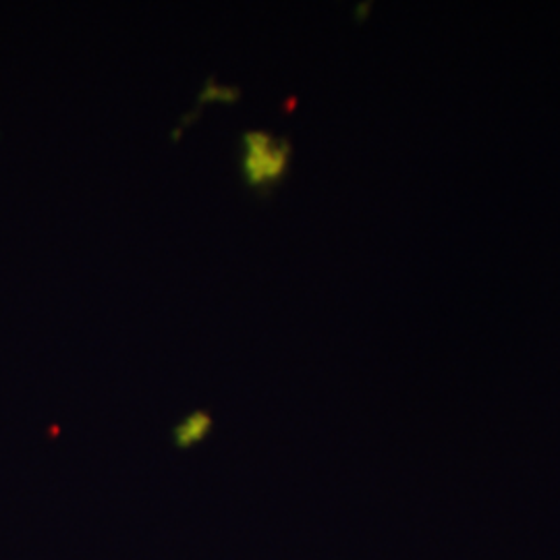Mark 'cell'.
I'll use <instances>...</instances> for the list:
<instances>
[{"label": "cell", "mask_w": 560, "mask_h": 560, "mask_svg": "<svg viewBox=\"0 0 560 560\" xmlns=\"http://www.w3.org/2000/svg\"><path fill=\"white\" fill-rule=\"evenodd\" d=\"M240 148L241 179L249 191L270 194L289 175L293 145L287 138L254 129L243 133Z\"/></svg>", "instance_id": "1"}, {"label": "cell", "mask_w": 560, "mask_h": 560, "mask_svg": "<svg viewBox=\"0 0 560 560\" xmlns=\"http://www.w3.org/2000/svg\"><path fill=\"white\" fill-rule=\"evenodd\" d=\"M212 428H214L212 416L203 409H198V411H191L189 416H185L179 423H175L171 439L179 451H187V448H194L200 442L206 441L212 434Z\"/></svg>", "instance_id": "2"}, {"label": "cell", "mask_w": 560, "mask_h": 560, "mask_svg": "<svg viewBox=\"0 0 560 560\" xmlns=\"http://www.w3.org/2000/svg\"><path fill=\"white\" fill-rule=\"evenodd\" d=\"M241 96L240 88H229V85H219L217 81L210 80L206 81V85H203V90L200 92V98H198V104H203V102H235Z\"/></svg>", "instance_id": "3"}]
</instances>
